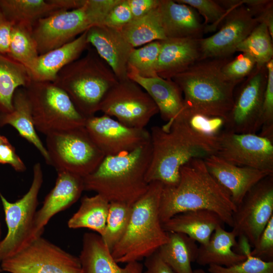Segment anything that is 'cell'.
Returning <instances> with one entry per match:
<instances>
[{
  "mask_svg": "<svg viewBox=\"0 0 273 273\" xmlns=\"http://www.w3.org/2000/svg\"><path fill=\"white\" fill-rule=\"evenodd\" d=\"M152 155L146 180L159 181L165 186L176 185L180 168L193 159L215 155L216 134L204 131L190 120L178 114L162 126H153L150 131Z\"/></svg>",
  "mask_w": 273,
  "mask_h": 273,
  "instance_id": "1",
  "label": "cell"
},
{
  "mask_svg": "<svg viewBox=\"0 0 273 273\" xmlns=\"http://www.w3.org/2000/svg\"><path fill=\"white\" fill-rule=\"evenodd\" d=\"M236 208L229 193L208 170L204 159L197 158L180 168L176 185L163 186L159 216L162 223L181 212L208 210L215 213L224 224L232 228Z\"/></svg>",
  "mask_w": 273,
  "mask_h": 273,
  "instance_id": "2",
  "label": "cell"
},
{
  "mask_svg": "<svg viewBox=\"0 0 273 273\" xmlns=\"http://www.w3.org/2000/svg\"><path fill=\"white\" fill-rule=\"evenodd\" d=\"M231 58L199 60L171 78L183 94L184 108L180 114L223 121L226 118L233 105L235 87L240 83L222 72L223 65Z\"/></svg>",
  "mask_w": 273,
  "mask_h": 273,
  "instance_id": "3",
  "label": "cell"
},
{
  "mask_svg": "<svg viewBox=\"0 0 273 273\" xmlns=\"http://www.w3.org/2000/svg\"><path fill=\"white\" fill-rule=\"evenodd\" d=\"M151 155L150 140L132 151L105 157L83 178L84 191L95 192L109 202L132 206L148 190L146 175Z\"/></svg>",
  "mask_w": 273,
  "mask_h": 273,
  "instance_id": "4",
  "label": "cell"
},
{
  "mask_svg": "<svg viewBox=\"0 0 273 273\" xmlns=\"http://www.w3.org/2000/svg\"><path fill=\"white\" fill-rule=\"evenodd\" d=\"M163 185L159 181L149 184L146 192L132 205L127 230L111 251L118 263L139 261L156 252L168 240L159 216Z\"/></svg>",
  "mask_w": 273,
  "mask_h": 273,
  "instance_id": "5",
  "label": "cell"
},
{
  "mask_svg": "<svg viewBox=\"0 0 273 273\" xmlns=\"http://www.w3.org/2000/svg\"><path fill=\"white\" fill-rule=\"evenodd\" d=\"M118 81L96 50L89 49L84 56L62 68L52 82L67 94L77 111L87 118L100 111L104 96Z\"/></svg>",
  "mask_w": 273,
  "mask_h": 273,
  "instance_id": "6",
  "label": "cell"
},
{
  "mask_svg": "<svg viewBox=\"0 0 273 273\" xmlns=\"http://www.w3.org/2000/svg\"><path fill=\"white\" fill-rule=\"evenodd\" d=\"M120 0H85L71 10H59L37 20L32 33L39 55L70 42L91 27L102 25L110 11Z\"/></svg>",
  "mask_w": 273,
  "mask_h": 273,
  "instance_id": "7",
  "label": "cell"
},
{
  "mask_svg": "<svg viewBox=\"0 0 273 273\" xmlns=\"http://www.w3.org/2000/svg\"><path fill=\"white\" fill-rule=\"evenodd\" d=\"M36 130L46 135L84 126L86 118L67 94L52 82L31 81L24 88Z\"/></svg>",
  "mask_w": 273,
  "mask_h": 273,
  "instance_id": "8",
  "label": "cell"
},
{
  "mask_svg": "<svg viewBox=\"0 0 273 273\" xmlns=\"http://www.w3.org/2000/svg\"><path fill=\"white\" fill-rule=\"evenodd\" d=\"M42 183V170L37 163L33 166L31 186L21 199L11 202L0 193L7 226V233L0 241V263L41 236L36 230L34 219Z\"/></svg>",
  "mask_w": 273,
  "mask_h": 273,
  "instance_id": "9",
  "label": "cell"
},
{
  "mask_svg": "<svg viewBox=\"0 0 273 273\" xmlns=\"http://www.w3.org/2000/svg\"><path fill=\"white\" fill-rule=\"evenodd\" d=\"M50 165L57 172L67 171L82 178L94 172L105 157L84 126L46 135Z\"/></svg>",
  "mask_w": 273,
  "mask_h": 273,
  "instance_id": "10",
  "label": "cell"
},
{
  "mask_svg": "<svg viewBox=\"0 0 273 273\" xmlns=\"http://www.w3.org/2000/svg\"><path fill=\"white\" fill-rule=\"evenodd\" d=\"M0 266L9 273H82L78 257L41 236L2 261Z\"/></svg>",
  "mask_w": 273,
  "mask_h": 273,
  "instance_id": "11",
  "label": "cell"
},
{
  "mask_svg": "<svg viewBox=\"0 0 273 273\" xmlns=\"http://www.w3.org/2000/svg\"><path fill=\"white\" fill-rule=\"evenodd\" d=\"M100 111L131 127L145 128L159 109L149 94L129 78L118 80L104 96Z\"/></svg>",
  "mask_w": 273,
  "mask_h": 273,
  "instance_id": "12",
  "label": "cell"
},
{
  "mask_svg": "<svg viewBox=\"0 0 273 273\" xmlns=\"http://www.w3.org/2000/svg\"><path fill=\"white\" fill-rule=\"evenodd\" d=\"M266 65H256L234 93L232 108L223 120L225 130L238 133H256L260 118L267 83Z\"/></svg>",
  "mask_w": 273,
  "mask_h": 273,
  "instance_id": "13",
  "label": "cell"
},
{
  "mask_svg": "<svg viewBox=\"0 0 273 273\" xmlns=\"http://www.w3.org/2000/svg\"><path fill=\"white\" fill-rule=\"evenodd\" d=\"M272 216L273 175H270L251 189L237 206L232 231L252 247Z\"/></svg>",
  "mask_w": 273,
  "mask_h": 273,
  "instance_id": "14",
  "label": "cell"
},
{
  "mask_svg": "<svg viewBox=\"0 0 273 273\" xmlns=\"http://www.w3.org/2000/svg\"><path fill=\"white\" fill-rule=\"evenodd\" d=\"M215 155L235 165L273 174V140L256 133L223 130L216 133Z\"/></svg>",
  "mask_w": 273,
  "mask_h": 273,
  "instance_id": "15",
  "label": "cell"
},
{
  "mask_svg": "<svg viewBox=\"0 0 273 273\" xmlns=\"http://www.w3.org/2000/svg\"><path fill=\"white\" fill-rule=\"evenodd\" d=\"M84 127L105 157L132 151L151 140L146 128L126 126L105 114L86 118Z\"/></svg>",
  "mask_w": 273,
  "mask_h": 273,
  "instance_id": "16",
  "label": "cell"
},
{
  "mask_svg": "<svg viewBox=\"0 0 273 273\" xmlns=\"http://www.w3.org/2000/svg\"><path fill=\"white\" fill-rule=\"evenodd\" d=\"M259 23L251 11L241 3L229 13L217 32L199 39L200 60L231 57Z\"/></svg>",
  "mask_w": 273,
  "mask_h": 273,
  "instance_id": "17",
  "label": "cell"
},
{
  "mask_svg": "<svg viewBox=\"0 0 273 273\" xmlns=\"http://www.w3.org/2000/svg\"><path fill=\"white\" fill-rule=\"evenodd\" d=\"M212 176L229 193L237 206L246 194L265 177L273 175L256 169L232 164L215 155L204 159Z\"/></svg>",
  "mask_w": 273,
  "mask_h": 273,
  "instance_id": "18",
  "label": "cell"
},
{
  "mask_svg": "<svg viewBox=\"0 0 273 273\" xmlns=\"http://www.w3.org/2000/svg\"><path fill=\"white\" fill-rule=\"evenodd\" d=\"M87 40L111 68L118 80L128 78L127 64L133 50L119 30L97 25L87 31Z\"/></svg>",
  "mask_w": 273,
  "mask_h": 273,
  "instance_id": "19",
  "label": "cell"
},
{
  "mask_svg": "<svg viewBox=\"0 0 273 273\" xmlns=\"http://www.w3.org/2000/svg\"><path fill=\"white\" fill-rule=\"evenodd\" d=\"M57 173L54 187L35 214V226L41 235L50 220L75 203L84 191L82 177L67 171H58Z\"/></svg>",
  "mask_w": 273,
  "mask_h": 273,
  "instance_id": "20",
  "label": "cell"
},
{
  "mask_svg": "<svg viewBox=\"0 0 273 273\" xmlns=\"http://www.w3.org/2000/svg\"><path fill=\"white\" fill-rule=\"evenodd\" d=\"M200 39L166 38L160 40L161 47L156 67L158 76L171 79L200 60Z\"/></svg>",
  "mask_w": 273,
  "mask_h": 273,
  "instance_id": "21",
  "label": "cell"
},
{
  "mask_svg": "<svg viewBox=\"0 0 273 273\" xmlns=\"http://www.w3.org/2000/svg\"><path fill=\"white\" fill-rule=\"evenodd\" d=\"M78 258L82 273H143V265L139 261L127 263L124 267L119 266L97 233L83 235Z\"/></svg>",
  "mask_w": 273,
  "mask_h": 273,
  "instance_id": "22",
  "label": "cell"
},
{
  "mask_svg": "<svg viewBox=\"0 0 273 273\" xmlns=\"http://www.w3.org/2000/svg\"><path fill=\"white\" fill-rule=\"evenodd\" d=\"M158 10L166 38H202L205 26L192 7L175 1L160 0Z\"/></svg>",
  "mask_w": 273,
  "mask_h": 273,
  "instance_id": "23",
  "label": "cell"
},
{
  "mask_svg": "<svg viewBox=\"0 0 273 273\" xmlns=\"http://www.w3.org/2000/svg\"><path fill=\"white\" fill-rule=\"evenodd\" d=\"M127 77L141 86L157 105L161 118L168 122L176 117L184 108L182 92L171 79L159 76L143 77L132 70L127 71Z\"/></svg>",
  "mask_w": 273,
  "mask_h": 273,
  "instance_id": "24",
  "label": "cell"
},
{
  "mask_svg": "<svg viewBox=\"0 0 273 273\" xmlns=\"http://www.w3.org/2000/svg\"><path fill=\"white\" fill-rule=\"evenodd\" d=\"M87 30L70 42L39 55L28 71L31 81L53 82L62 68L79 58L87 49L89 44L87 40Z\"/></svg>",
  "mask_w": 273,
  "mask_h": 273,
  "instance_id": "25",
  "label": "cell"
},
{
  "mask_svg": "<svg viewBox=\"0 0 273 273\" xmlns=\"http://www.w3.org/2000/svg\"><path fill=\"white\" fill-rule=\"evenodd\" d=\"M223 224L218 215L208 210L181 212L162 223L165 231L185 234L200 245L207 244L215 230Z\"/></svg>",
  "mask_w": 273,
  "mask_h": 273,
  "instance_id": "26",
  "label": "cell"
},
{
  "mask_svg": "<svg viewBox=\"0 0 273 273\" xmlns=\"http://www.w3.org/2000/svg\"><path fill=\"white\" fill-rule=\"evenodd\" d=\"M237 236L233 231L218 226L208 242L198 247L195 262L200 265H217L228 267L240 263L246 256L233 250L237 245Z\"/></svg>",
  "mask_w": 273,
  "mask_h": 273,
  "instance_id": "27",
  "label": "cell"
},
{
  "mask_svg": "<svg viewBox=\"0 0 273 273\" xmlns=\"http://www.w3.org/2000/svg\"><path fill=\"white\" fill-rule=\"evenodd\" d=\"M13 109L0 113V126L11 125L20 135L34 145L39 151L46 163L50 165L46 147L38 136L34 126L30 105L24 88H18L12 100Z\"/></svg>",
  "mask_w": 273,
  "mask_h": 273,
  "instance_id": "28",
  "label": "cell"
},
{
  "mask_svg": "<svg viewBox=\"0 0 273 273\" xmlns=\"http://www.w3.org/2000/svg\"><path fill=\"white\" fill-rule=\"evenodd\" d=\"M168 240L157 250L162 259L176 273H193L198 247L196 242L185 234L167 232Z\"/></svg>",
  "mask_w": 273,
  "mask_h": 273,
  "instance_id": "29",
  "label": "cell"
},
{
  "mask_svg": "<svg viewBox=\"0 0 273 273\" xmlns=\"http://www.w3.org/2000/svg\"><path fill=\"white\" fill-rule=\"evenodd\" d=\"M4 18L13 25L32 26L39 19L60 10L51 0H0Z\"/></svg>",
  "mask_w": 273,
  "mask_h": 273,
  "instance_id": "30",
  "label": "cell"
},
{
  "mask_svg": "<svg viewBox=\"0 0 273 273\" xmlns=\"http://www.w3.org/2000/svg\"><path fill=\"white\" fill-rule=\"evenodd\" d=\"M31 81L27 69L7 55L0 53V113L13 109L15 91L27 87Z\"/></svg>",
  "mask_w": 273,
  "mask_h": 273,
  "instance_id": "31",
  "label": "cell"
},
{
  "mask_svg": "<svg viewBox=\"0 0 273 273\" xmlns=\"http://www.w3.org/2000/svg\"><path fill=\"white\" fill-rule=\"evenodd\" d=\"M110 202L99 194L83 197L77 211L67 222L69 228H87L102 236L104 232Z\"/></svg>",
  "mask_w": 273,
  "mask_h": 273,
  "instance_id": "32",
  "label": "cell"
},
{
  "mask_svg": "<svg viewBox=\"0 0 273 273\" xmlns=\"http://www.w3.org/2000/svg\"><path fill=\"white\" fill-rule=\"evenodd\" d=\"M119 30L134 48L166 38L158 7L147 15L132 20Z\"/></svg>",
  "mask_w": 273,
  "mask_h": 273,
  "instance_id": "33",
  "label": "cell"
},
{
  "mask_svg": "<svg viewBox=\"0 0 273 273\" xmlns=\"http://www.w3.org/2000/svg\"><path fill=\"white\" fill-rule=\"evenodd\" d=\"M7 55L22 64L28 72L32 68L39 56L32 26L23 24L13 25Z\"/></svg>",
  "mask_w": 273,
  "mask_h": 273,
  "instance_id": "34",
  "label": "cell"
},
{
  "mask_svg": "<svg viewBox=\"0 0 273 273\" xmlns=\"http://www.w3.org/2000/svg\"><path fill=\"white\" fill-rule=\"evenodd\" d=\"M272 39L266 24L261 22L238 46L236 52L249 55L257 66L266 65L273 59Z\"/></svg>",
  "mask_w": 273,
  "mask_h": 273,
  "instance_id": "35",
  "label": "cell"
},
{
  "mask_svg": "<svg viewBox=\"0 0 273 273\" xmlns=\"http://www.w3.org/2000/svg\"><path fill=\"white\" fill-rule=\"evenodd\" d=\"M131 212L132 206L120 202H110L105 229L101 237L111 252L124 236Z\"/></svg>",
  "mask_w": 273,
  "mask_h": 273,
  "instance_id": "36",
  "label": "cell"
},
{
  "mask_svg": "<svg viewBox=\"0 0 273 273\" xmlns=\"http://www.w3.org/2000/svg\"><path fill=\"white\" fill-rule=\"evenodd\" d=\"M160 47V41L156 40L134 48L128 58L127 71L132 70L143 77L158 76L156 67Z\"/></svg>",
  "mask_w": 273,
  "mask_h": 273,
  "instance_id": "37",
  "label": "cell"
},
{
  "mask_svg": "<svg viewBox=\"0 0 273 273\" xmlns=\"http://www.w3.org/2000/svg\"><path fill=\"white\" fill-rule=\"evenodd\" d=\"M187 5L201 15L204 19L205 33L212 32L221 25L231 10L225 9L217 1L175 0Z\"/></svg>",
  "mask_w": 273,
  "mask_h": 273,
  "instance_id": "38",
  "label": "cell"
},
{
  "mask_svg": "<svg viewBox=\"0 0 273 273\" xmlns=\"http://www.w3.org/2000/svg\"><path fill=\"white\" fill-rule=\"evenodd\" d=\"M250 251L246 252V258L233 265L225 267L210 265L209 273H273V261H266L251 255Z\"/></svg>",
  "mask_w": 273,
  "mask_h": 273,
  "instance_id": "39",
  "label": "cell"
},
{
  "mask_svg": "<svg viewBox=\"0 0 273 273\" xmlns=\"http://www.w3.org/2000/svg\"><path fill=\"white\" fill-rule=\"evenodd\" d=\"M267 83L260 118L259 135L273 140V59L266 64Z\"/></svg>",
  "mask_w": 273,
  "mask_h": 273,
  "instance_id": "40",
  "label": "cell"
},
{
  "mask_svg": "<svg viewBox=\"0 0 273 273\" xmlns=\"http://www.w3.org/2000/svg\"><path fill=\"white\" fill-rule=\"evenodd\" d=\"M256 66L255 61L251 56L241 53L228 60L223 65L222 72L230 80L241 83L252 73Z\"/></svg>",
  "mask_w": 273,
  "mask_h": 273,
  "instance_id": "41",
  "label": "cell"
},
{
  "mask_svg": "<svg viewBox=\"0 0 273 273\" xmlns=\"http://www.w3.org/2000/svg\"><path fill=\"white\" fill-rule=\"evenodd\" d=\"M250 250L251 255L266 261H273V216Z\"/></svg>",
  "mask_w": 273,
  "mask_h": 273,
  "instance_id": "42",
  "label": "cell"
},
{
  "mask_svg": "<svg viewBox=\"0 0 273 273\" xmlns=\"http://www.w3.org/2000/svg\"><path fill=\"white\" fill-rule=\"evenodd\" d=\"M132 19L128 0H120L108 13L102 25L119 30Z\"/></svg>",
  "mask_w": 273,
  "mask_h": 273,
  "instance_id": "43",
  "label": "cell"
},
{
  "mask_svg": "<svg viewBox=\"0 0 273 273\" xmlns=\"http://www.w3.org/2000/svg\"><path fill=\"white\" fill-rule=\"evenodd\" d=\"M0 163L9 164L17 171L23 172L26 166L7 139L0 144Z\"/></svg>",
  "mask_w": 273,
  "mask_h": 273,
  "instance_id": "44",
  "label": "cell"
},
{
  "mask_svg": "<svg viewBox=\"0 0 273 273\" xmlns=\"http://www.w3.org/2000/svg\"><path fill=\"white\" fill-rule=\"evenodd\" d=\"M160 2V0H128L132 20L141 18L156 9Z\"/></svg>",
  "mask_w": 273,
  "mask_h": 273,
  "instance_id": "45",
  "label": "cell"
},
{
  "mask_svg": "<svg viewBox=\"0 0 273 273\" xmlns=\"http://www.w3.org/2000/svg\"><path fill=\"white\" fill-rule=\"evenodd\" d=\"M146 270L143 273H176L160 257L158 251L145 258Z\"/></svg>",
  "mask_w": 273,
  "mask_h": 273,
  "instance_id": "46",
  "label": "cell"
},
{
  "mask_svg": "<svg viewBox=\"0 0 273 273\" xmlns=\"http://www.w3.org/2000/svg\"><path fill=\"white\" fill-rule=\"evenodd\" d=\"M13 24L3 16L0 17V53L7 55L9 52Z\"/></svg>",
  "mask_w": 273,
  "mask_h": 273,
  "instance_id": "47",
  "label": "cell"
},
{
  "mask_svg": "<svg viewBox=\"0 0 273 273\" xmlns=\"http://www.w3.org/2000/svg\"><path fill=\"white\" fill-rule=\"evenodd\" d=\"M193 273H209V272H206L204 270L199 268V269H196L195 270H194Z\"/></svg>",
  "mask_w": 273,
  "mask_h": 273,
  "instance_id": "48",
  "label": "cell"
},
{
  "mask_svg": "<svg viewBox=\"0 0 273 273\" xmlns=\"http://www.w3.org/2000/svg\"><path fill=\"white\" fill-rule=\"evenodd\" d=\"M6 140H7L6 138L0 134V144L2 143L3 142H4Z\"/></svg>",
  "mask_w": 273,
  "mask_h": 273,
  "instance_id": "49",
  "label": "cell"
},
{
  "mask_svg": "<svg viewBox=\"0 0 273 273\" xmlns=\"http://www.w3.org/2000/svg\"><path fill=\"white\" fill-rule=\"evenodd\" d=\"M1 234H2V231H1V224H0V241H1Z\"/></svg>",
  "mask_w": 273,
  "mask_h": 273,
  "instance_id": "50",
  "label": "cell"
},
{
  "mask_svg": "<svg viewBox=\"0 0 273 273\" xmlns=\"http://www.w3.org/2000/svg\"><path fill=\"white\" fill-rule=\"evenodd\" d=\"M3 15L2 13V12H1V9H0V17H2Z\"/></svg>",
  "mask_w": 273,
  "mask_h": 273,
  "instance_id": "51",
  "label": "cell"
},
{
  "mask_svg": "<svg viewBox=\"0 0 273 273\" xmlns=\"http://www.w3.org/2000/svg\"><path fill=\"white\" fill-rule=\"evenodd\" d=\"M1 271H2V270L1 267V266H0V272H1Z\"/></svg>",
  "mask_w": 273,
  "mask_h": 273,
  "instance_id": "52",
  "label": "cell"
}]
</instances>
